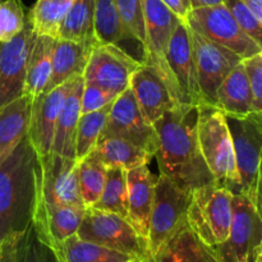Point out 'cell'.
<instances>
[{"label": "cell", "mask_w": 262, "mask_h": 262, "mask_svg": "<svg viewBox=\"0 0 262 262\" xmlns=\"http://www.w3.org/2000/svg\"><path fill=\"white\" fill-rule=\"evenodd\" d=\"M145 260H137V261H135V262H143Z\"/></svg>", "instance_id": "51"}, {"label": "cell", "mask_w": 262, "mask_h": 262, "mask_svg": "<svg viewBox=\"0 0 262 262\" xmlns=\"http://www.w3.org/2000/svg\"><path fill=\"white\" fill-rule=\"evenodd\" d=\"M2 243L3 242H0V253H2Z\"/></svg>", "instance_id": "50"}, {"label": "cell", "mask_w": 262, "mask_h": 262, "mask_svg": "<svg viewBox=\"0 0 262 262\" xmlns=\"http://www.w3.org/2000/svg\"><path fill=\"white\" fill-rule=\"evenodd\" d=\"M156 179L158 178L151 174L147 165L127 170L128 222L146 241Z\"/></svg>", "instance_id": "20"}, {"label": "cell", "mask_w": 262, "mask_h": 262, "mask_svg": "<svg viewBox=\"0 0 262 262\" xmlns=\"http://www.w3.org/2000/svg\"><path fill=\"white\" fill-rule=\"evenodd\" d=\"M110 106L112 104L97 110V112L81 114L79 117L76 140V159L78 161L90 155L96 147L97 141H99L105 123H106Z\"/></svg>", "instance_id": "33"}, {"label": "cell", "mask_w": 262, "mask_h": 262, "mask_svg": "<svg viewBox=\"0 0 262 262\" xmlns=\"http://www.w3.org/2000/svg\"><path fill=\"white\" fill-rule=\"evenodd\" d=\"M243 64L252 92V113L262 115V53L245 59Z\"/></svg>", "instance_id": "40"}, {"label": "cell", "mask_w": 262, "mask_h": 262, "mask_svg": "<svg viewBox=\"0 0 262 262\" xmlns=\"http://www.w3.org/2000/svg\"><path fill=\"white\" fill-rule=\"evenodd\" d=\"M197 107L200 147L207 168L214 177L215 184L228 188L233 194H239V174L225 114L211 104L204 102L197 105Z\"/></svg>", "instance_id": "3"}, {"label": "cell", "mask_w": 262, "mask_h": 262, "mask_svg": "<svg viewBox=\"0 0 262 262\" xmlns=\"http://www.w3.org/2000/svg\"><path fill=\"white\" fill-rule=\"evenodd\" d=\"M15 262H63L55 248L38 235L32 224L18 235Z\"/></svg>", "instance_id": "34"}, {"label": "cell", "mask_w": 262, "mask_h": 262, "mask_svg": "<svg viewBox=\"0 0 262 262\" xmlns=\"http://www.w3.org/2000/svg\"><path fill=\"white\" fill-rule=\"evenodd\" d=\"M129 89L142 114L152 124L179 104L158 69L148 63H142L136 69Z\"/></svg>", "instance_id": "18"}, {"label": "cell", "mask_w": 262, "mask_h": 262, "mask_svg": "<svg viewBox=\"0 0 262 262\" xmlns=\"http://www.w3.org/2000/svg\"><path fill=\"white\" fill-rule=\"evenodd\" d=\"M97 43L99 42L96 40L73 41L56 38L54 46L51 77L45 91H50L54 87L74 77L83 76L92 50Z\"/></svg>", "instance_id": "21"}, {"label": "cell", "mask_w": 262, "mask_h": 262, "mask_svg": "<svg viewBox=\"0 0 262 262\" xmlns=\"http://www.w3.org/2000/svg\"><path fill=\"white\" fill-rule=\"evenodd\" d=\"M224 4L230 10L243 32L250 36L262 50V25L243 0H224Z\"/></svg>", "instance_id": "37"}, {"label": "cell", "mask_w": 262, "mask_h": 262, "mask_svg": "<svg viewBox=\"0 0 262 262\" xmlns=\"http://www.w3.org/2000/svg\"><path fill=\"white\" fill-rule=\"evenodd\" d=\"M36 32L30 20L7 42H0V109L25 95L27 61Z\"/></svg>", "instance_id": "15"}, {"label": "cell", "mask_w": 262, "mask_h": 262, "mask_svg": "<svg viewBox=\"0 0 262 262\" xmlns=\"http://www.w3.org/2000/svg\"><path fill=\"white\" fill-rule=\"evenodd\" d=\"M186 23L209 40L239 55L243 60L262 53L260 46L243 32L225 4L191 9Z\"/></svg>", "instance_id": "10"}, {"label": "cell", "mask_w": 262, "mask_h": 262, "mask_svg": "<svg viewBox=\"0 0 262 262\" xmlns=\"http://www.w3.org/2000/svg\"><path fill=\"white\" fill-rule=\"evenodd\" d=\"M115 137L128 141L155 156L159 138L152 123L141 112L133 92L125 90L113 101L100 138ZM99 138V140H100Z\"/></svg>", "instance_id": "12"}, {"label": "cell", "mask_w": 262, "mask_h": 262, "mask_svg": "<svg viewBox=\"0 0 262 262\" xmlns=\"http://www.w3.org/2000/svg\"><path fill=\"white\" fill-rule=\"evenodd\" d=\"M197 122L196 105L178 104L154 123L159 138L155 156L160 174L188 193L215 184L200 147Z\"/></svg>", "instance_id": "1"}, {"label": "cell", "mask_w": 262, "mask_h": 262, "mask_svg": "<svg viewBox=\"0 0 262 262\" xmlns=\"http://www.w3.org/2000/svg\"><path fill=\"white\" fill-rule=\"evenodd\" d=\"M78 77L54 87L50 91L42 92L40 96L32 100L27 137L38 156L46 155L51 151L56 120Z\"/></svg>", "instance_id": "16"}, {"label": "cell", "mask_w": 262, "mask_h": 262, "mask_svg": "<svg viewBox=\"0 0 262 262\" xmlns=\"http://www.w3.org/2000/svg\"><path fill=\"white\" fill-rule=\"evenodd\" d=\"M143 8L147 43L145 49V61L155 67L168 84L174 99L182 104L181 94L166 61V51L174 31L183 22L163 0H141Z\"/></svg>", "instance_id": "9"}, {"label": "cell", "mask_w": 262, "mask_h": 262, "mask_svg": "<svg viewBox=\"0 0 262 262\" xmlns=\"http://www.w3.org/2000/svg\"><path fill=\"white\" fill-rule=\"evenodd\" d=\"M118 14L125 33L129 40L136 41L145 54L147 37H146L145 15L141 0H117Z\"/></svg>", "instance_id": "35"}, {"label": "cell", "mask_w": 262, "mask_h": 262, "mask_svg": "<svg viewBox=\"0 0 262 262\" xmlns=\"http://www.w3.org/2000/svg\"><path fill=\"white\" fill-rule=\"evenodd\" d=\"M81 239L127 253L138 260L148 257L147 241L125 217L114 212L87 207L77 232Z\"/></svg>", "instance_id": "6"}, {"label": "cell", "mask_w": 262, "mask_h": 262, "mask_svg": "<svg viewBox=\"0 0 262 262\" xmlns=\"http://www.w3.org/2000/svg\"><path fill=\"white\" fill-rule=\"evenodd\" d=\"M215 106L225 115L233 117H245L252 113V92L243 60L217 89Z\"/></svg>", "instance_id": "24"}, {"label": "cell", "mask_w": 262, "mask_h": 262, "mask_svg": "<svg viewBox=\"0 0 262 262\" xmlns=\"http://www.w3.org/2000/svg\"><path fill=\"white\" fill-rule=\"evenodd\" d=\"M56 252L63 262H135L138 260L127 253L81 239L77 234L61 243Z\"/></svg>", "instance_id": "27"}, {"label": "cell", "mask_w": 262, "mask_h": 262, "mask_svg": "<svg viewBox=\"0 0 262 262\" xmlns=\"http://www.w3.org/2000/svg\"><path fill=\"white\" fill-rule=\"evenodd\" d=\"M22 0H0V42L12 40L26 25Z\"/></svg>", "instance_id": "36"}, {"label": "cell", "mask_w": 262, "mask_h": 262, "mask_svg": "<svg viewBox=\"0 0 262 262\" xmlns=\"http://www.w3.org/2000/svg\"><path fill=\"white\" fill-rule=\"evenodd\" d=\"M86 207L67 205H36L32 225L38 235L56 251L72 235L77 234Z\"/></svg>", "instance_id": "19"}, {"label": "cell", "mask_w": 262, "mask_h": 262, "mask_svg": "<svg viewBox=\"0 0 262 262\" xmlns=\"http://www.w3.org/2000/svg\"><path fill=\"white\" fill-rule=\"evenodd\" d=\"M260 255H262V239H261V245H260Z\"/></svg>", "instance_id": "49"}, {"label": "cell", "mask_w": 262, "mask_h": 262, "mask_svg": "<svg viewBox=\"0 0 262 262\" xmlns=\"http://www.w3.org/2000/svg\"><path fill=\"white\" fill-rule=\"evenodd\" d=\"M239 174L241 193L253 202L258 165L262 156V115L251 113L245 117L225 115Z\"/></svg>", "instance_id": "11"}, {"label": "cell", "mask_w": 262, "mask_h": 262, "mask_svg": "<svg viewBox=\"0 0 262 262\" xmlns=\"http://www.w3.org/2000/svg\"><path fill=\"white\" fill-rule=\"evenodd\" d=\"M96 0H74L60 27L58 38L92 41L95 38L94 17Z\"/></svg>", "instance_id": "30"}, {"label": "cell", "mask_w": 262, "mask_h": 262, "mask_svg": "<svg viewBox=\"0 0 262 262\" xmlns=\"http://www.w3.org/2000/svg\"><path fill=\"white\" fill-rule=\"evenodd\" d=\"M182 2H183V4H184V7L187 8V10H191V5H189V0H182Z\"/></svg>", "instance_id": "47"}, {"label": "cell", "mask_w": 262, "mask_h": 262, "mask_svg": "<svg viewBox=\"0 0 262 262\" xmlns=\"http://www.w3.org/2000/svg\"><path fill=\"white\" fill-rule=\"evenodd\" d=\"M94 32L99 43H113L122 49V42L129 40L118 14L117 0L95 2Z\"/></svg>", "instance_id": "29"}, {"label": "cell", "mask_w": 262, "mask_h": 262, "mask_svg": "<svg viewBox=\"0 0 262 262\" xmlns=\"http://www.w3.org/2000/svg\"><path fill=\"white\" fill-rule=\"evenodd\" d=\"M77 165V159L64 158L51 151L46 155H37L35 206L67 205L86 207L78 192Z\"/></svg>", "instance_id": "8"}, {"label": "cell", "mask_w": 262, "mask_h": 262, "mask_svg": "<svg viewBox=\"0 0 262 262\" xmlns=\"http://www.w3.org/2000/svg\"><path fill=\"white\" fill-rule=\"evenodd\" d=\"M253 205L256 207V211L262 219V156L260 165H258V173H257V181H256V191H255V200H253Z\"/></svg>", "instance_id": "43"}, {"label": "cell", "mask_w": 262, "mask_h": 262, "mask_svg": "<svg viewBox=\"0 0 262 262\" xmlns=\"http://www.w3.org/2000/svg\"><path fill=\"white\" fill-rule=\"evenodd\" d=\"M74 0H37L28 13L33 31L37 35L59 37L60 27Z\"/></svg>", "instance_id": "28"}, {"label": "cell", "mask_w": 262, "mask_h": 262, "mask_svg": "<svg viewBox=\"0 0 262 262\" xmlns=\"http://www.w3.org/2000/svg\"><path fill=\"white\" fill-rule=\"evenodd\" d=\"M166 61L181 94L182 104H191L196 106L204 104L197 78L189 27L186 20L179 23L171 36L166 51Z\"/></svg>", "instance_id": "17"}, {"label": "cell", "mask_w": 262, "mask_h": 262, "mask_svg": "<svg viewBox=\"0 0 262 262\" xmlns=\"http://www.w3.org/2000/svg\"><path fill=\"white\" fill-rule=\"evenodd\" d=\"M248 9L253 13L258 22L262 25V0H243Z\"/></svg>", "instance_id": "45"}, {"label": "cell", "mask_w": 262, "mask_h": 262, "mask_svg": "<svg viewBox=\"0 0 262 262\" xmlns=\"http://www.w3.org/2000/svg\"><path fill=\"white\" fill-rule=\"evenodd\" d=\"M91 207L114 212L128 220L127 170L123 168H117V166L107 168L101 196Z\"/></svg>", "instance_id": "32"}, {"label": "cell", "mask_w": 262, "mask_h": 262, "mask_svg": "<svg viewBox=\"0 0 262 262\" xmlns=\"http://www.w3.org/2000/svg\"><path fill=\"white\" fill-rule=\"evenodd\" d=\"M224 4V0H189L191 9H197V8H206L215 7V5Z\"/></svg>", "instance_id": "46"}, {"label": "cell", "mask_w": 262, "mask_h": 262, "mask_svg": "<svg viewBox=\"0 0 262 262\" xmlns=\"http://www.w3.org/2000/svg\"><path fill=\"white\" fill-rule=\"evenodd\" d=\"M31 109L32 99L26 95L0 109V161L27 136Z\"/></svg>", "instance_id": "23"}, {"label": "cell", "mask_w": 262, "mask_h": 262, "mask_svg": "<svg viewBox=\"0 0 262 262\" xmlns=\"http://www.w3.org/2000/svg\"><path fill=\"white\" fill-rule=\"evenodd\" d=\"M189 27V26H188ZM197 78L205 104L215 105L216 92L228 74L243 60L229 49L209 40L189 27Z\"/></svg>", "instance_id": "13"}, {"label": "cell", "mask_w": 262, "mask_h": 262, "mask_svg": "<svg viewBox=\"0 0 262 262\" xmlns=\"http://www.w3.org/2000/svg\"><path fill=\"white\" fill-rule=\"evenodd\" d=\"M83 90V76H79L73 89L67 96L56 120L51 152L64 158L76 159L77 128L81 117V95Z\"/></svg>", "instance_id": "22"}, {"label": "cell", "mask_w": 262, "mask_h": 262, "mask_svg": "<svg viewBox=\"0 0 262 262\" xmlns=\"http://www.w3.org/2000/svg\"><path fill=\"white\" fill-rule=\"evenodd\" d=\"M142 64L127 50L113 43H97L83 72L84 83H94L119 96L129 89L130 77Z\"/></svg>", "instance_id": "14"}, {"label": "cell", "mask_w": 262, "mask_h": 262, "mask_svg": "<svg viewBox=\"0 0 262 262\" xmlns=\"http://www.w3.org/2000/svg\"><path fill=\"white\" fill-rule=\"evenodd\" d=\"M191 201L192 193L182 189L164 174L159 176L148 223V257L155 255L187 224V214Z\"/></svg>", "instance_id": "5"}, {"label": "cell", "mask_w": 262, "mask_h": 262, "mask_svg": "<svg viewBox=\"0 0 262 262\" xmlns=\"http://www.w3.org/2000/svg\"><path fill=\"white\" fill-rule=\"evenodd\" d=\"M256 262H262V255H258L257 260H256Z\"/></svg>", "instance_id": "48"}, {"label": "cell", "mask_w": 262, "mask_h": 262, "mask_svg": "<svg viewBox=\"0 0 262 262\" xmlns=\"http://www.w3.org/2000/svg\"><path fill=\"white\" fill-rule=\"evenodd\" d=\"M163 2L165 3V4L168 5V7L170 8V9L173 10V12L176 13L179 18H182L183 20H186L187 14H188V10H187V8L184 7V4L182 0H163Z\"/></svg>", "instance_id": "44"}, {"label": "cell", "mask_w": 262, "mask_h": 262, "mask_svg": "<svg viewBox=\"0 0 262 262\" xmlns=\"http://www.w3.org/2000/svg\"><path fill=\"white\" fill-rule=\"evenodd\" d=\"M37 152L26 136L0 161V242L32 224L36 201Z\"/></svg>", "instance_id": "2"}, {"label": "cell", "mask_w": 262, "mask_h": 262, "mask_svg": "<svg viewBox=\"0 0 262 262\" xmlns=\"http://www.w3.org/2000/svg\"><path fill=\"white\" fill-rule=\"evenodd\" d=\"M179 262H219L212 248L204 245L194 235L188 223L183 229V243Z\"/></svg>", "instance_id": "38"}, {"label": "cell", "mask_w": 262, "mask_h": 262, "mask_svg": "<svg viewBox=\"0 0 262 262\" xmlns=\"http://www.w3.org/2000/svg\"><path fill=\"white\" fill-rule=\"evenodd\" d=\"M107 168L92 154L78 161L77 183L82 202L86 207L94 206L101 196Z\"/></svg>", "instance_id": "31"}, {"label": "cell", "mask_w": 262, "mask_h": 262, "mask_svg": "<svg viewBox=\"0 0 262 262\" xmlns=\"http://www.w3.org/2000/svg\"><path fill=\"white\" fill-rule=\"evenodd\" d=\"M117 95L106 91L102 87L96 86L94 83H84L81 95V114L97 112L107 105L113 104Z\"/></svg>", "instance_id": "39"}, {"label": "cell", "mask_w": 262, "mask_h": 262, "mask_svg": "<svg viewBox=\"0 0 262 262\" xmlns=\"http://www.w3.org/2000/svg\"><path fill=\"white\" fill-rule=\"evenodd\" d=\"M18 235L10 237L2 243L0 262H15V245Z\"/></svg>", "instance_id": "42"}, {"label": "cell", "mask_w": 262, "mask_h": 262, "mask_svg": "<svg viewBox=\"0 0 262 262\" xmlns=\"http://www.w3.org/2000/svg\"><path fill=\"white\" fill-rule=\"evenodd\" d=\"M187 225V224H186ZM184 225V227H186ZM184 227L170 238L155 255L146 258L143 262H179L181 261L182 243H183V229Z\"/></svg>", "instance_id": "41"}, {"label": "cell", "mask_w": 262, "mask_h": 262, "mask_svg": "<svg viewBox=\"0 0 262 262\" xmlns=\"http://www.w3.org/2000/svg\"><path fill=\"white\" fill-rule=\"evenodd\" d=\"M262 219L250 199L233 196V222L229 235L212 247L219 262H256L260 255Z\"/></svg>", "instance_id": "7"}, {"label": "cell", "mask_w": 262, "mask_h": 262, "mask_svg": "<svg viewBox=\"0 0 262 262\" xmlns=\"http://www.w3.org/2000/svg\"><path fill=\"white\" fill-rule=\"evenodd\" d=\"M233 196L229 189L216 184L192 193L187 223L204 245L212 248L228 238L233 222Z\"/></svg>", "instance_id": "4"}, {"label": "cell", "mask_w": 262, "mask_h": 262, "mask_svg": "<svg viewBox=\"0 0 262 262\" xmlns=\"http://www.w3.org/2000/svg\"><path fill=\"white\" fill-rule=\"evenodd\" d=\"M56 38L46 35H37L31 46L27 61L25 95L35 100L45 91L51 77L53 54Z\"/></svg>", "instance_id": "25"}, {"label": "cell", "mask_w": 262, "mask_h": 262, "mask_svg": "<svg viewBox=\"0 0 262 262\" xmlns=\"http://www.w3.org/2000/svg\"><path fill=\"white\" fill-rule=\"evenodd\" d=\"M91 154L96 156L106 168L117 166V168H123L124 170L147 165L150 159L152 158L143 148L122 138L115 137L100 138Z\"/></svg>", "instance_id": "26"}]
</instances>
